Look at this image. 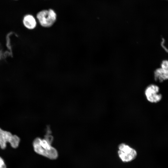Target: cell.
<instances>
[{
	"label": "cell",
	"instance_id": "5b68a950",
	"mask_svg": "<svg viewBox=\"0 0 168 168\" xmlns=\"http://www.w3.org/2000/svg\"><path fill=\"white\" fill-rule=\"evenodd\" d=\"M159 87L155 84L148 85L145 88L144 94L148 101L152 103H157L162 99V95L159 93Z\"/></svg>",
	"mask_w": 168,
	"mask_h": 168
},
{
	"label": "cell",
	"instance_id": "52a82bcc",
	"mask_svg": "<svg viewBox=\"0 0 168 168\" xmlns=\"http://www.w3.org/2000/svg\"><path fill=\"white\" fill-rule=\"evenodd\" d=\"M154 75L156 81L161 82L168 79V71L160 67L155 70Z\"/></svg>",
	"mask_w": 168,
	"mask_h": 168
},
{
	"label": "cell",
	"instance_id": "9c48e42d",
	"mask_svg": "<svg viewBox=\"0 0 168 168\" xmlns=\"http://www.w3.org/2000/svg\"><path fill=\"white\" fill-rule=\"evenodd\" d=\"M6 165L4 160L0 156V168H6Z\"/></svg>",
	"mask_w": 168,
	"mask_h": 168
},
{
	"label": "cell",
	"instance_id": "ba28073f",
	"mask_svg": "<svg viewBox=\"0 0 168 168\" xmlns=\"http://www.w3.org/2000/svg\"><path fill=\"white\" fill-rule=\"evenodd\" d=\"M160 67L168 71V60H163L161 63Z\"/></svg>",
	"mask_w": 168,
	"mask_h": 168
},
{
	"label": "cell",
	"instance_id": "8992f818",
	"mask_svg": "<svg viewBox=\"0 0 168 168\" xmlns=\"http://www.w3.org/2000/svg\"><path fill=\"white\" fill-rule=\"evenodd\" d=\"M23 23L25 27L29 30L34 29L37 25L35 18L30 14H27L25 16L23 19Z\"/></svg>",
	"mask_w": 168,
	"mask_h": 168
},
{
	"label": "cell",
	"instance_id": "6da1fadb",
	"mask_svg": "<svg viewBox=\"0 0 168 168\" xmlns=\"http://www.w3.org/2000/svg\"><path fill=\"white\" fill-rule=\"evenodd\" d=\"M51 144L44 138H37L34 141L33 145L37 153L51 159H55L58 156V153Z\"/></svg>",
	"mask_w": 168,
	"mask_h": 168
},
{
	"label": "cell",
	"instance_id": "3957f363",
	"mask_svg": "<svg viewBox=\"0 0 168 168\" xmlns=\"http://www.w3.org/2000/svg\"><path fill=\"white\" fill-rule=\"evenodd\" d=\"M118 148V155L121 161L124 162L132 161L137 156V153L136 151L125 143L120 144Z\"/></svg>",
	"mask_w": 168,
	"mask_h": 168
},
{
	"label": "cell",
	"instance_id": "7a4b0ae2",
	"mask_svg": "<svg viewBox=\"0 0 168 168\" xmlns=\"http://www.w3.org/2000/svg\"><path fill=\"white\" fill-rule=\"evenodd\" d=\"M36 18L42 26L49 27L52 26L55 22L57 14L52 9L44 10L37 13Z\"/></svg>",
	"mask_w": 168,
	"mask_h": 168
},
{
	"label": "cell",
	"instance_id": "277c9868",
	"mask_svg": "<svg viewBox=\"0 0 168 168\" xmlns=\"http://www.w3.org/2000/svg\"><path fill=\"white\" fill-rule=\"evenodd\" d=\"M20 142V139L17 135H12L10 132L0 128V147L2 149L5 148L7 142L9 143L13 148H16L18 146Z\"/></svg>",
	"mask_w": 168,
	"mask_h": 168
}]
</instances>
